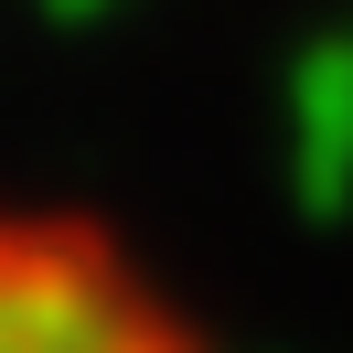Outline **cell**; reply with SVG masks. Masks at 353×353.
<instances>
[{
	"label": "cell",
	"instance_id": "obj_1",
	"mask_svg": "<svg viewBox=\"0 0 353 353\" xmlns=\"http://www.w3.org/2000/svg\"><path fill=\"white\" fill-rule=\"evenodd\" d=\"M0 353H214L97 214L0 193Z\"/></svg>",
	"mask_w": 353,
	"mask_h": 353
}]
</instances>
